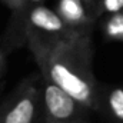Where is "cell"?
Wrapping results in <instances>:
<instances>
[{
    "instance_id": "cell-1",
    "label": "cell",
    "mask_w": 123,
    "mask_h": 123,
    "mask_svg": "<svg viewBox=\"0 0 123 123\" xmlns=\"http://www.w3.org/2000/svg\"><path fill=\"white\" fill-rule=\"evenodd\" d=\"M26 39L46 80L60 86L80 106L94 107L96 92L90 69L89 30L62 39L43 37L34 31H26Z\"/></svg>"
},
{
    "instance_id": "cell-2",
    "label": "cell",
    "mask_w": 123,
    "mask_h": 123,
    "mask_svg": "<svg viewBox=\"0 0 123 123\" xmlns=\"http://www.w3.org/2000/svg\"><path fill=\"white\" fill-rule=\"evenodd\" d=\"M26 31H34L43 37L50 39H62L69 37L76 33L86 30H74L60 17V14L43 4L33 7L26 16L25 23V34Z\"/></svg>"
},
{
    "instance_id": "cell-3",
    "label": "cell",
    "mask_w": 123,
    "mask_h": 123,
    "mask_svg": "<svg viewBox=\"0 0 123 123\" xmlns=\"http://www.w3.org/2000/svg\"><path fill=\"white\" fill-rule=\"evenodd\" d=\"M43 103L47 123H72L77 115V100L52 82L44 87Z\"/></svg>"
},
{
    "instance_id": "cell-4",
    "label": "cell",
    "mask_w": 123,
    "mask_h": 123,
    "mask_svg": "<svg viewBox=\"0 0 123 123\" xmlns=\"http://www.w3.org/2000/svg\"><path fill=\"white\" fill-rule=\"evenodd\" d=\"M40 94L34 86H26L0 113V123H33L39 110Z\"/></svg>"
},
{
    "instance_id": "cell-5",
    "label": "cell",
    "mask_w": 123,
    "mask_h": 123,
    "mask_svg": "<svg viewBox=\"0 0 123 123\" xmlns=\"http://www.w3.org/2000/svg\"><path fill=\"white\" fill-rule=\"evenodd\" d=\"M85 0H59L56 12L74 30H89L93 16Z\"/></svg>"
},
{
    "instance_id": "cell-6",
    "label": "cell",
    "mask_w": 123,
    "mask_h": 123,
    "mask_svg": "<svg viewBox=\"0 0 123 123\" xmlns=\"http://www.w3.org/2000/svg\"><path fill=\"white\" fill-rule=\"evenodd\" d=\"M43 1H44V0H25L22 9H20L17 13H13V14H14V26H16V30H17L19 27H22L23 36H25V23H26V16H27V13L30 12L33 7L42 4ZM25 37H26V36H25Z\"/></svg>"
},
{
    "instance_id": "cell-7",
    "label": "cell",
    "mask_w": 123,
    "mask_h": 123,
    "mask_svg": "<svg viewBox=\"0 0 123 123\" xmlns=\"http://www.w3.org/2000/svg\"><path fill=\"white\" fill-rule=\"evenodd\" d=\"M106 33L113 39L123 40V12L112 14V17L106 23Z\"/></svg>"
},
{
    "instance_id": "cell-8",
    "label": "cell",
    "mask_w": 123,
    "mask_h": 123,
    "mask_svg": "<svg viewBox=\"0 0 123 123\" xmlns=\"http://www.w3.org/2000/svg\"><path fill=\"white\" fill-rule=\"evenodd\" d=\"M123 10V0H97L96 3V14L107 13L116 14Z\"/></svg>"
},
{
    "instance_id": "cell-9",
    "label": "cell",
    "mask_w": 123,
    "mask_h": 123,
    "mask_svg": "<svg viewBox=\"0 0 123 123\" xmlns=\"http://www.w3.org/2000/svg\"><path fill=\"white\" fill-rule=\"evenodd\" d=\"M109 107L112 113L123 122V89H115L109 96Z\"/></svg>"
},
{
    "instance_id": "cell-10",
    "label": "cell",
    "mask_w": 123,
    "mask_h": 123,
    "mask_svg": "<svg viewBox=\"0 0 123 123\" xmlns=\"http://www.w3.org/2000/svg\"><path fill=\"white\" fill-rule=\"evenodd\" d=\"M1 1H3L7 7H10V9L13 10V13H17V12L22 9L25 0H1Z\"/></svg>"
},
{
    "instance_id": "cell-11",
    "label": "cell",
    "mask_w": 123,
    "mask_h": 123,
    "mask_svg": "<svg viewBox=\"0 0 123 123\" xmlns=\"http://www.w3.org/2000/svg\"><path fill=\"white\" fill-rule=\"evenodd\" d=\"M90 7H94V14H96V3H97V0H85Z\"/></svg>"
},
{
    "instance_id": "cell-12",
    "label": "cell",
    "mask_w": 123,
    "mask_h": 123,
    "mask_svg": "<svg viewBox=\"0 0 123 123\" xmlns=\"http://www.w3.org/2000/svg\"><path fill=\"white\" fill-rule=\"evenodd\" d=\"M3 62H4V57H3V55H1V52H0V72L3 70Z\"/></svg>"
},
{
    "instance_id": "cell-13",
    "label": "cell",
    "mask_w": 123,
    "mask_h": 123,
    "mask_svg": "<svg viewBox=\"0 0 123 123\" xmlns=\"http://www.w3.org/2000/svg\"><path fill=\"white\" fill-rule=\"evenodd\" d=\"M72 123H80V122H79V120H76V119H74V120H73V122H72Z\"/></svg>"
}]
</instances>
